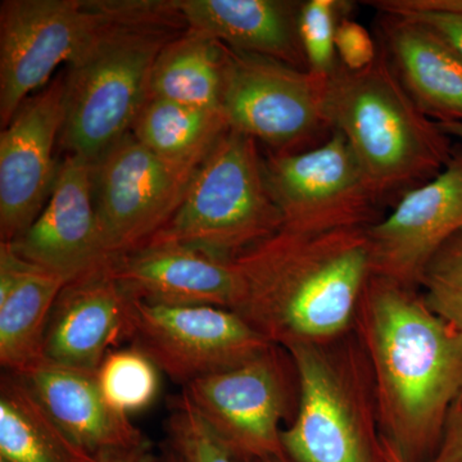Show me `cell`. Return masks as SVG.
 I'll list each match as a JSON object with an SVG mask.
<instances>
[{"label": "cell", "mask_w": 462, "mask_h": 462, "mask_svg": "<svg viewBox=\"0 0 462 462\" xmlns=\"http://www.w3.org/2000/svg\"><path fill=\"white\" fill-rule=\"evenodd\" d=\"M462 233V149L436 178L404 193L393 211L367 227L373 275L416 288L448 240Z\"/></svg>", "instance_id": "obj_14"}, {"label": "cell", "mask_w": 462, "mask_h": 462, "mask_svg": "<svg viewBox=\"0 0 462 462\" xmlns=\"http://www.w3.org/2000/svg\"><path fill=\"white\" fill-rule=\"evenodd\" d=\"M224 45L189 29L160 51L149 79L148 99L220 109Z\"/></svg>", "instance_id": "obj_23"}, {"label": "cell", "mask_w": 462, "mask_h": 462, "mask_svg": "<svg viewBox=\"0 0 462 462\" xmlns=\"http://www.w3.org/2000/svg\"><path fill=\"white\" fill-rule=\"evenodd\" d=\"M167 431L170 446L187 462H240L218 442L182 394L173 401Z\"/></svg>", "instance_id": "obj_28"}, {"label": "cell", "mask_w": 462, "mask_h": 462, "mask_svg": "<svg viewBox=\"0 0 462 462\" xmlns=\"http://www.w3.org/2000/svg\"><path fill=\"white\" fill-rule=\"evenodd\" d=\"M263 462H294L288 457L287 455L284 454L279 456H273V457L266 458V460Z\"/></svg>", "instance_id": "obj_37"}, {"label": "cell", "mask_w": 462, "mask_h": 462, "mask_svg": "<svg viewBox=\"0 0 462 462\" xmlns=\"http://www.w3.org/2000/svg\"><path fill=\"white\" fill-rule=\"evenodd\" d=\"M0 458L8 462H96L44 409L25 380L0 383Z\"/></svg>", "instance_id": "obj_21"}, {"label": "cell", "mask_w": 462, "mask_h": 462, "mask_svg": "<svg viewBox=\"0 0 462 462\" xmlns=\"http://www.w3.org/2000/svg\"><path fill=\"white\" fill-rule=\"evenodd\" d=\"M263 165L284 229L328 233L369 227L378 221L382 203L348 142L337 130L314 148L273 152Z\"/></svg>", "instance_id": "obj_9"}, {"label": "cell", "mask_w": 462, "mask_h": 462, "mask_svg": "<svg viewBox=\"0 0 462 462\" xmlns=\"http://www.w3.org/2000/svg\"><path fill=\"white\" fill-rule=\"evenodd\" d=\"M437 454L430 462H462V401L447 416Z\"/></svg>", "instance_id": "obj_31"}, {"label": "cell", "mask_w": 462, "mask_h": 462, "mask_svg": "<svg viewBox=\"0 0 462 462\" xmlns=\"http://www.w3.org/2000/svg\"><path fill=\"white\" fill-rule=\"evenodd\" d=\"M366 5L380 14L401 17L462 14V0H378Z\"/></svg>", "instance_id": "obj_30"}, {"label": "cell", "mask_w": 462, "mask_h": 462, "mask_svg": "<svg viewBox=\"0 0 462 462\" xmlns=\"http://www.w3.org/2000/svg\"><path fill=\"white\" fill-rule=\"evenodd\" d=\"M231 263L239 278L233 311L285 351L342 337L373 275L367 227L316 234L282 227Z\"/></svg>", "instance_id": "obj_2"}, {"label": "cell", "mask_w": 462, "mask_h": 462, "mask_svg": "<svg viewBox=\"0 0 462 462\" xmlns=\"http://www.w3.org/2000/svg\"><path fill=\"white\" fill-rule=\"evenodd\" d=\"M165 462H187L184 460V458L181 457L180 455L178 454V452L173 451L172 448H170L169 454L166 456Z\"/></svg>", "instance_id": "obj_36"}, {"label": "cell", "mask_w": 462, "mask_h": 462, "mask_svg": "<svg viewBox=\"0 0 462 462\" xmlns=\"http://www.w3.org/2000/svg\"><path fill=\"white\" fill-rule=\"evenodd\" d=\"M282 227L257 142L229 129L194 172L169 223L148 245H178L231 261Z\"/></svg>", "instance_id": "obj_5"}, {"label": "cell", "mask_w": 462, "mask_h": 462, "mask_svg": "<svg viewBox=\"0 0 462 462\" xmlns=\"http://www.w3.org/2000/svg\"><path fill=\"white\" fill-rule=\"evenodd\" d=\"M112 276L130 298L151 305L233 310L239 278L231 261L178 245L156 243L116 258Z\"/></svg>", "instance_id": "obj_16"}, {"label": "cell", "mask_w": 462, "mask_h": 462, "mask_svg": "<svg viewBox=\"0 0 462 462\" xmlns=\"http://www.w3.org/2000/svg\"><path fill=\"white\" fill-rule=\"evenodd\" d=\"M96 462H158L151 442L129 448L108 449L96 455Z\"/></svg>", "instance_id": "obj_33"}, {"label": "cell", "mask_w": 462, "mask_h": 462, "mask_svg": "<svg viewBox=\"0 0 462 462\" xmlns=\"http://www.w3.org/2000/svg\"><path fill=\"white\" fill-rule=\"evenodd\" d=\"M327 79L224 45L221 111L229 129L275 153L306 151L333 132L325 114Z\"/></svg>", "instance_id": "obj_7"}, {"label": "cell", "mask_w": 462, "mask_h": 462, "mask_svg": "<svg viewBox=\"0 0 462 462\" xmlns=\"http://www.w3.org/2000/svg\"><path fill=\"white\" fill-rule=\"evenodd\" d=\"M380 14V45L413 102L437 123H462L461 51L421 21Z\"/></svg>", "instance_id": "obj_18"}, {"label": "cell", "mask_w": 462, "mask_h": 462, "mask_svg": "<svg viewBox=\"0 0 462 462\" xmlns=\"http://www.w3.org/2000/svg\"><path fill=\"white\" fill-rule=\"evenodd\" d=\"M172 5L189 29L205 33L230 50L273 58L307 69L298 32L302 2L176 0Z\"/></svg>", "instance_id": "obj_20"}, {"label": "cell", "mask_w": 462, "mask_h": 462, "mask_svg": "<svg viewBox=\"0 0 462 462\" xmlns=\"http://www.w3.org/2000/svg\"><path fill=\"white\" fill-rule=\"evenodd\" d=\"M325 114L382 205L436 178L454 156L451 136L413 102L382 45L363 71L338 62L325 84Z\"/></svg>", "instance_id": "obj_3"}, {"label": "cell", "mask_w": 462, "mask_h": 462, "mask_svg": "<svg viewBox=\"0 0 462 462\" xmlns=\"http://www.w3.org/2000/svg\"><path fill=\"white\" fill-rule=\"evenodd\" d=\"M199 167L158 157L132 132L94 161V205L112 261L144 247L165 227Z\"/></svg>", "instance_id": "obj_10"}, {"label": "cell", "mask_w": 462, "mask_h": 462, "mask_svg": "<svg viewBox=\"0 0 462 462\" xmlns=\"http://www.w3.org/2000/svg\"><path fill=\"white\" fill-rule=\"evenodd\" d=\"M401 17V16H400ZM413 20L421 21L446 36L462 53V14H424V16H410Z\"/></svg>", "instance_id": "obj_32"}, {"label": "cell", "mask_w": 462, "mask_h": 462, "mask_svg": "<svg viewBox=\"0 0 462 462\" xmlns=\"http://www.w3.org/2000/svg\"><path fill=\"white\" fill-rule=\"evenodd\" d=\"M182 397L240 462L284 454L281 422L289 407V383L281 346L190 383Z\"/></svg>", "instance_id": "obj_12"}, {"label": "cell", "mask_w": 462, "mask_h": 462, "mask_svg": "<svg viewBox=\"0 0 462 462\" xmlns=\"http://www.w3.org/2000/svg\"><path fill=\"white\" fill-rule=\"evenodd\" d=\"M428 307L462 333V233L438 251L420 282Z\"/></svg>", "instance_id": "obj_27"}, {"label": "cell", "mask_w": 462, "mask_h": 462, "mask_svg": "<svg viewBox=\"0 0 462 462\" xmlns=\"http://www.w3.org/2000/svg\"><path fill=\"white\" fill-rule=\"evenodd\" d=\"M354 3L345 0H307L302 2L298 32L305 53L307 69L318 78L333 74L338 57L336 33L340 21L349 17Z\"/></svg>", "instance_id": "obj_26"}, {"label": "cell", "mask_w": 462, "mask_h": 462, "mask_svg": "<svg viewBox=\"0 0 462 462\" xmlns=\"http://www.w3.org/2000/svg\"><path fill=\"white\" fill-rule=\"evenodd\" d=\"M120 2L7 0L0 12V123L72 65L114 18Z\"/></svg>", "instance_id": "obj_8"}, {"label": "cell", "mask_w": 462, "mask_h": 462, "mask_svg": "<svg viewBox=\"0 0 462 462\" xmlns=\"http://www.w3.org/2000/svg\"><path fill=\"white\" fill-rule=\"evenodd\" d=\"M382 442V458L383 462H407L403 455L401 454L400 449L397 448L387 437L383 436L380 438Z\"/></svg>", "instance_id": "obj_34"}, {"label": "cell", "mask_w": 462, "mask_h": 462, "mask_svg": "<svg viewBox=\"0 0 462 462\" xmlns=\"http://www.w3.org/2000/svg\"><path fill=\"white\" fill-rule=\"evenodd\" d=\"M97 380L109 406L126 416L147 409L160 391V370L135 346L109 352Z\"/></svg>", "instance_id": "obj_25"}, {"label": "cell", "mask_w": 462, "mask_h": 462, "mask_svg": "<svg viewBox=\"0 0 462 462\" xmlns=\"http://www.w3.org/2000/svg\"><path fill=\"white\" fill-rule=\"evenodd\" d=\"M67 282L33 266L0 300V364L14 375H23L45 360L48 322Z\"/></svg>", "instance_id": "obj_22"}, {"label": "cell", "mask_w": 462, "mask_h": 462, "mask_svg": "<svg viewBox=\"0 0 462 462\" xmlns=\"http://www.w3.org/2000/svg\"><path fill=\"white\" fill-rule=\"evenodd\" d=\"M0 462H8V461H5V460H3V458H0Z\"/></svg>", "instance_id": "obj_38"}, {"label": "cell", "mask_w": 462, "mask_h": 462, "mask_svg": "<svg viewBox=\"0 0 462 462\" xmlns=\"http://www.w3.org/2000/svg\"><path fill=\"white\" fill-rule=\"evenodd\" d=\"M20 378L25 380L58 427L91 455L129 448L147 440L129 416L109 406L97 373L72 369L45 358Z\"/></svg>", "instance_id": "obj_19"}, {"label": "cell", "mask_w": 462, "mask_h": 462, "mask_svg": "<svg viewBox=\"0 0 462 462\" xmlns=\"http://www.w3.org/2000/svg\"><path fill=\"white\" fill-rule=\"evenodd\" d=\"M133 300L111 266L67 282L48 322L44 356L51 363L97 373L109 346L129 339Z\"/></svg>", "instance_id": "obj_17"}, {"label": "cell", "mask_w": 462, "mask_h": 462, "mask_svg": "<svg viewBox=\"0 0 462 462\" xmlns=\"http://www.w3.org/2000/svg\"><path fill=\"white\" fill-rule=\"evenodd\" d=\"M227 130L220 109L148 99L133 125L132 134L158 157L196 169Z\"/></svg>", "instance_id": "obj_24"}, {"label": "cell", "mask_w": 462, "mask_h": 462, "mask_svg": "<svg viewBox=\"0 0 462 462\" xmlns=\"http://www.w3.org/2000/svg\"><path fill=\"white\" fill-rule=\"evenodd\" d=\"M66 78L23 103L0 134V236L14 242L47 205L60 165L54 147L65 121Z\"/></svg>", "instance_id": "obj_13"}, {"label": "cell", "mask_w": 462, "mask_h": 462, "mask_svg": "<svg viewBox=\"0 0 462 462\" xmlns=\"http://www.w3.org/2000/svg\"><path fill=\"white\" fill-rule=\"evenodd\" d=\"M329 345L287 349L300 396L296 418L282 433L285 455L294 462H383L363 346Z\"/></svg>", "instance_id": "obj_6"}, {"label": "cell", "mask_w": 462, "mask_h": 462, "mask_svg": "<svg viewBox=\"0 0 462 462\" xmlns=\"http://www.w3.org/2000/svg\"><path fill=\"white\" fill-rule=\"evenodd\" d=\"M440 129L451 136L452 139H458L462 142V123H438Z\"/></svg>", "instance_id": "obj_35"}, {"label": "cell", "mask_w": 462, "mask_h": 462, "mask_svg": "<svg viewBox=\"0 0 462 462\" xmlns=\"http://www.w3.org/2000/svg\"><path fill=\"white\" fill-rule=\"evenodd\" d=\"M379 427L407 462L439 443L462 401V333L406 287L372 275L356 315Z\"/></svg>", "instance_id": "obj_1"}, {"label": "cell", "mask_w": 462, "mask_h": 462, "mask_svg": "<svg viewBox=\"0 0 462 462\" xmlns=\"http://www.w3.org/2000/svg\"><path fill=\"white\" fill-rule=\"evenodd\" d=\"M132 300L133 346L184 388L247 363L273 346L233 310Z\"/></svg>", "instance_id": "obj_11"}, {"label": "cell", "mask_w": 462, "mask_h": 462, "mask_svg": "<svg viewBox=\"0 0 462 462\" xmlns=\"http://www.w3.org/2000/svg\"><path fill=\"white\" fill-rule=\"evenodd\" d=\"M172 2H120L66 76L60 142L67 154L94 162L132 132L148 100L149 79L160 51L175 36Z\"/></svg>", "instance_id": "obj_4"}, {"label": "cell", "mask_w": 462, "mask_h": 462, "mask_svg": "<svg viewBox=\"0 0 462 462\" xmlns=\"http://www.w3.org/2000/svg\"><path fill=\"white\" fill-rule=\"evenodd\" d=\"M18 256L66 282L111 266L93 196V162L67 154L47 205L9 242Z\"/></svg>", "instance_id": "obj_15"}, {"label": "cell", "mask_w": 462, "mask_h": 462, "mask_svg": "<svg viewBox=\"0 0 462 462\" xmlns=\"http://www.w3.org/2000/svg\"><path fill=\"white\" fill-rule=\"evenodd\" d=\"M336 51L340 65L348 71L357 72L375 62L379 47L366 27L346 17L337 29Z\"/></svg>", "instance_id": "obj_29"}]
</instances>
